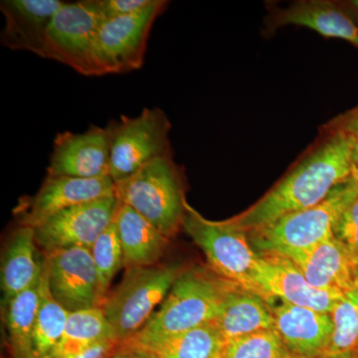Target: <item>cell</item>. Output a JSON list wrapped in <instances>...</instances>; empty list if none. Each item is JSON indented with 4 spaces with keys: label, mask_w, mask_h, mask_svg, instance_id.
<instances>
[{
    "label": "cell",
    "mask_w": 358,
    "mask_h": 358,
    "mask_svg": "<svg viewBox=\"0 0 358 358\" xmlns=\"http://www.w3.org/2000/svg\"><path fill=\"white\" fill-rule=\"evenodd\" d=\"M182 228L202 250L209 267L215 274L258 294L253 273L259 255L252 248L246 232L229 219L208 220L188 203Z\"/></svg>",
    "instance_id": "cell-7"
},
{
    "label": "cell",
    "mask_w": 358,
    "mask_h": 358,
    "mask_svg": "<svg viewBox=\"0 0 358 358\" xmlns=\"http://www.w3.org/2000/svg\"><path fill=\"white\" fill-rule=\"evenodd\" d=\"M253 282L257 293L273 305L275 298L284 303L331 313L343 298L339 289L315 288L291 260L275 253L258 254Z\"/></svg>",
    "instance_id": "cell-11"
},
{
    "label": "cell",
    "mask_w": 358,
    "mask_h": 358,
    "mask_svg": "<svg viewBox=\"0 0 358 358\" xmlns=\"http://www.w3.org/2000/svg\"><path fill=\"white\" fill-rule=\"evenodd\" d=\"M352 358H358V355H355V357H353Z\"/></svg>",
    "instance_id": "cell-38"
},
{
    "label": "cell",
    "mask_w": 358,
    "mask_h": 358,
    "mask_svg": "<svg viewBox=\"0 0 358 358\" xmlns=\"http://www.w3.org/2000/svg\"><path fill=\"white\" fill-rule=\"evenodd\" d=\"M279 255L291 260L315 288L339 289L343 293L357 288L355 266L334 237L310 248L291 250Z\"/></svg>",
    "instance_id": "cell-18"
},
{
    "label": "cell",
    "mask_w": 358,
    "mask_h": 358,
    "mask_svg": "<svg viewBox=\"0 0 358 358\" xmlns=\"http://www.w3.org/2000/svg\"><path fill=\"white\" fill-rule=\"evenodd\" d=\"M69 313L52 296L43 263L40 281L39 308L33 336L35 358H48L57 348L64 334Z\"/></svg>",
    "instance_id": "cell-25"
},
{
    "label": "cell",
    "mask_w": 358,
    "mask_h": 358,
    "mask_svg": "<svg viewBox=\"0 0 358 358\" xmlns=\"http://www.w3.org/2000/svg\"><path fill=\"white\" fill-rule=\"evenodd\" d=\"M115 196L110 176L78 178L47 176L38 192L20 204V225L36 228L59 212L94 200Z\"/></svg>",
    "instance_id": "cell-13"
},
{
    "label": "cell",
    "mask_w": 358,
    "mask_h": 358,
    "mask_svg": "<svg viewBox=\"0 0 358 358\" xmlns=\"http://www.w3.org/2000/svg\"><path fill=\"white\" fill-rule=\"evenodd\" d=\"M352 150V178L358 185V136H353Z\"/></svg>",
    "instance_id": "cell-34"
},
{
    "label": "cell",
    "mask_w": 358,
    "mask_h": 358,
    "mask_svg": "<svg viewBox=\"0 0 358 358\" xmlns=\"http://www.w3.org/2000/svg\"><path fill=\"white\" fill-rule=\"evenodd\" d=\"M121 343L154 358H214L225 345L217 329L212 324L167 336L136 334Z\"/></svg>",
    "instance_id": "cell-22"
},
{
    "label": "cell",
    "mask_w": 358,
    "mask_h": 358,
    "mask_svg": "<svg viewBox=\"0 0 358 358\" xmlns=\"http://www.w3.org/2000/svg\"><path fill=\"white\" fill-rule=\"evenodd\" d=\"M355 286L358 288V264L355 268Z\"/></svg>",
    "instance_id": "cell-36"
},
{
    "label": "cell",
    "mask_w": 358,
    "mask_h": 358,
    "mask_svg": "<svg viewBox=\"0 0 358 358\" xmlns=\"http://www.w3.org/2000/svg\"><path fill=\"white\" fill-rule=\"evenodd\" d=\"M106 129L110 138V176L115 183L152 160L173 157L171 122L159 108H145L136 117L121 115Z\"/></svg>",
    "instance_id": "cell-6"
},
{
    "label": "cell",
    "mask_w": 358,
    "mask_h": 358,
    "mask_svg": "<svg viewBox=\"0 0 358 358\" xmlns=\"http://www.w3.org/2000/svg\"><path fill=\"white\" fill-rule=\"evenodd\" d=\"M155 2L157 0H96L105 20L140 13Z\"/></svg>",
    "instance_id": "cell-30"
},
{
    "label": "cell",
    "mask_w": 358,
    "mask_h": 358,
    "mask_svg": "<svg viewBox=\"0 0 358 358\" xmlns=\"http://www.w3.org/2000/svg\"><path fill=\"white\" fill-rule=\"evenodd\" d=\"M90 251L93 257L103 291L108 294L110 282L115 275L124 268L121 240L114 221L100 236L96 238Z\"/></svg>",
    "instance_id": "cell-28"
},
{
    "label": "cell",
    "mask_w": 358,
    "mask_h": 358,
    "mask_svg": "<svg viewBox=\"0 0 358 358\" xmlns=\"http://www.w3.org/2000/svg\"><path fill=\"white\" fill-rule=\"evenodd\" d=\"M224 343L259 331L275 329L271 303L262 296L235 284L224 299L216 319L211 322Z\"/></svg>",
    "instance_id": "cell-19"
},
{
    "label": "cell",
    "mask_w": 358,
    "mask_h": 358,
    "mask_svg": "<svg viewBox=\"0 0 358 358\" xmlns=\"http://www.w3.org/2000/svg\"><path fill=\"white\" fill-rule=\"evenodd\" d=\"M183 270L178 264H157L126 270L122 282L108 294L103 306L119 343L145 327Z\"/></svg>",
    "instance_id": "cell-5"
},
{
    "label": "cell",
    "mask_w": 358,
    "mask_h": 358,
    "mask_svg": "<svg viewBox=\"0 0 358 358\" xmlns=\"http://www.w3.org/2000/svg\"><path fill=\"white\" fill-rule=\"evenodd\" d=\"M329 128L341 129L345 133L358 136V108L350 114L339 117L333 124H329Z\"/></svg>",
    "instance_id": "cell-32"
},
{
    "label": "cell",
    "mask_w": 358,
    "mask_h": 358,
    "mask_svg": "<svg viewBox=\"0 0 358 358\" xmlns=\"http://www.w3.org/2000/svg\"><path fill=\"white\" fill-rule=\"evenodd\" d=\"M110 358H154L150 357L148 353L141 352L136 348H131V346L124 345L121 343L117 352L114 353Z\"/></svg>",
    "instance_id": "cell-33"
},
{
    "label": "cell",
    "mask_w": 358,
    "mask_h": 358,
    "mask_svg": "<svg viewBox=\"0 0 358 358\" xmlns=\"http://www.w3.org/2000/svg\"><path fill=\"white\" fill-rule=\"evenodd\" d=\"M64 3L59 0H2V46L13 51L30 52L45 59L49 26Z\"/></svg>",
    "instance_id": "cell-15"
},
{
    "label": "cell",
    "mask_w": 358,
    "mask_h": 358,
    "mask_svg": "<svg viewBox=\"0 0 358 358\" xmlns=\"http://www.w3.org/2000/svg\"><path fill=\"white\" fill-rule=\"evenodd\" d=\"M358 197L352 178L336 186L327 199L310 208L282 216L261 229L249 232L258 254H281L310 248L334 237V226L343 210Z\"/></svg>",
    "instance_id": "cell-4"
},
{
    "label": "cell",
    "mask_w": 358,
    "mask_h": 358,
    "mask_svg": "<svg viewBox=\"0 0 358 358\" xmlns=\"http://www.w3.org/2000/svg\"><path fill=\"white\" fill-rule=\"evenodd\" d=\"M121 343L117 341H107L92 346L83 352L61 358H110L119 348Z\"/></svg>",
    "instance_id": "cell-31"
},
{
    "label": "cell",
    "mask_w": 358,
    "mask_h": 358,
    "mask_svg": "<svg viewBox=\"0 0 358 358\" xmlns=\"http://www.w3.org/2000/svg\"><path fill=\"white\" fill-rule=\"evenodd\" d=\"M287 25L307 27L322 36L345 40L358 47V24L339 2L301 0L286 8H275L268 15V30Z\"/></svg>",
    "instance_id": "cell-17"
},
{
    "label": "cell",
    "mask_w": 358,
    "mask_h": 358,
    "mask_svg": "<svg viewBox=\"0 0 358 358\" xmlns=\"http://www.w3.org/2000/svg\"><path fill=\"white\" fill-rule=\"evenodd\" d=\"M103 20L96 0L65 2L49 26L45 59L57 61L83 76H96L94 43Z\"/></svg>",
    "instance_id": "cell-9"
},
{
    "label": "cell",
    "mask_w": 358,
    "mask_h": 358,
    "mask_svg": "<svg viewBox=\"0 0 358 358\" xmlns=\"http://www.w3.org/2000/svg\"><path fill=\"white\" fill-rule=\"evenodd\" d=\"M214 358H221V352H220V353H218V355H216V357H214Z\"/></svg>",
    "instance_id": "cell-37"
},
{
    "label": "cell",
    "mask_w": 358,
    "mask_h": 358,
    "mask_svg": "<svg viewBox=\"0 0 358 358\" xmlns=\"http://www.w3.org/2000/svg\"><path fill=\"white\" fill-rule=\"evenodd\" d=\"M339 4L345 9V13L358 24V0L339 2Z\"/></svg>",
    "instance_id": "cell-35"
},
{
    "label": "cell",
    "mask_w": 358,
    "mask_h": 358,
    "mask_svg": "<svg viewBox=\"0 0 358 358\" xmlns=\"http://www.w3.org/2000/svg\"><path fill=\"white\" fill-rule=\"evenodd\" d=\"M292 358H299V357H292ZM322 358H326V357H322Z\"/></svg>",
    "instance_id": "cell-39"
},
{
    "label": "cell",
    "mask_w": 358,
    "mask_h": 358,
    "mask_svg": "<svg viewBox=\"0 0 358 358\" xmlns=\"http://www.w3.org/2000/svg\"><path fill=\"white\" fill-rule=\"evenodd\" d=\"M327 131V138L286 178L231 222L246 233L261 229L282 216L315 206L352 178V134L331 128Z\"/></svg>",
    "instance_id": "cell-1"
},
{
    "label": "cell",
    "mask_w": 358,
    "mask_h": 358,
    "mask_svg": "<svg viewBox=\"0 0 358 358\" xmlns=\"http://www.w3.org/2000/svg\"><path fill=\"white\" fill-rule=\"evenodd\" d=\"M34 228L20 225L11 233L1 261L2 307L26 289L38 284L43 260H37Z\"/></svg>",
    "instance_id": "cell-20"
},
{
    "label": "cell",
    "mask_w": 358,
    "mask_h": 358,
    "mask_svg": "<svg viewBox=\"0 0 358 358\" xmlns=\"http://www.w3.org/2000/svg\"><path fill=\"white\" fill-rule=\"evenodd\" d=\"M39 303L40 282L17 294L4 308L10 358H35L33 336Z\"/></svg>",
    "instance_id": "cell-24"
},
{
    "label": "cell",
    "mask_w": 358,
    "mask_h": 358,
    "mask_svg": "<svg viewBox=\"0 0 358 358\" xmlns=\"http://www.w3.org/2000/svg\"><path fill=\"white\" fill-rule=\"evenodd\" d=\"M43 263L50 293L66 310L103 308L108 294L103 291L90 249L56 250L44 254Z\"/></svg>",
    "instance_id": "cell-10"
},
{
    "label": "cell",
    "mask_w": 358,
    "mask_h": 358,
    "mask_svg": "<svg viewBox=\"0 0 358 358\" xmlns=\"http://www.w3.org/2000/svg\"><path fill=\"white\" fill-rule=\"evenodd\" d=\"M169 1L157 0L145 10L103 20L95 38L93 62L96 76L122 74L143 67L148 37Z\"/></svg>",
    "instance_id": "cell-8"
},
{
    "label": "cell",
    "mask_w": 358,
    "mask_h": 358,
    "mask_svg": "<svg viewBox=\"0 0 358 358\" xmlns=\"http://www.w3.org/2000/svg\"><path fill=\"white\" fill-rule=\"evenodd\" d=\"M275 329L287 350L294 357H324L333 334L329 313L284 303L272 306Z\"/></svg>",
    "instance_id": "cell-16"
},
{
    "label": "cell",
    "mask_w": 358,
    "mask_h": 358,
    "mask_svg": "<svg viewBox=\"0 0 358 358\" xmlns=\"http://www.w3.org/2000/svg\"><path fill=\"white\" fill-rule=\"evenodd\" d=\"M107 341L117 339L103 308L70 313L62 338L48 358L77 355Z\"/></svg>",
    "instance_id": "cell-23"
},
{
    "label": "cell",
    "mask_w": 358,
    "mask_h": 358,
    "mask_svg": "<svg viewBox=\"0 0 358 358\" xmlns=\"http://www.w3.org/2000/svg\"><path fill=\"white\" fill-rule=\"evenodd\" d=\"M333 334L326 358H352L358 355V288L345 292L331 313Z\"/></svg>",
    "instance_id": "cell-26"
},
{
    "label": "cell",
    "mask_w": 358,
    "mask_h": 358,
    "mask_svg": "<svg viewBox=\"0 0 358 358\" xmlns=\"http://www.w3.org/2000/svg\"><path fill=\"white\" fill-rule=\"evenodd\" d=\"M334 237L348 252L353 265L358 264V197L343 210L334 224Z\"/></svg>",
    "instance_id": "cell-29"
},
{
    "label": "cell",
    "mask_w": 358,
    "mask_h": 358,
    "mask_svg": "<svg viewBox=\"0 0 358 358\" xmlns=\"http://www.w3.org/2000/svg\"><path fill=\"white\" fill-rule=\"evenodd\" d=\"M117 207L119 199L112 196L59 212L34 228L37 246L44 254L75 247L91 249L114 221Z\"/></svg>",
    "instance_id": "cell-12"
},
{
    "label": "cell",
    "mask_w": 358,
    "mask_h": 358,
    "mask_svg": "<svg viewBox=\"0 0 358 358\" xmlns=\"http://www.w3.org/2000/svg\"><path fill=\"white\" fill-rule=\"evenodd\" d=\"M107 129L91 126L84 133L65 131L54 138L47 176L78 178L110 176Z\"/></svg>",
    "instance_id": "cell-14"
},
{
    "label": "cell",
    "mask_w": 358,
    "mask_h": 358,
    "mask_svg": "<svg viewBox=\"0 0 358 358\" xmlns=\"http://www.w3.org/2000/svg\"><path fill=\"white\" fill-rule=\"evenodd\" d=\"M115 185L119 201L134 209L169 239L183 227L187 202L182 171L173 157L152 160Z\"/></svg>",
    "instance_id": "cell-2"
},
{
    "label": "cell",
    "mask_w": 358,
    "mask_h": 358,
    "mask_svg": "<svg viewBox=\"0 0 358 358\" xmlns=\"http://www.w3.org/2000/svg\"><path fill=\"white\" fill-rule=\"evenodd\" d=\"M213 271L193 268L178 275L166 300L143 329V336H167L211 324L234 286Z\"/></svg>",
    "instance_id": "cell-3"
},
{
    "label": "cell",
    "mask_w": 358,
    "mask_h": 358,
    "mask_svg": "<svg viewBox=\"0 0 358 358\" xmlns=\"http://www.w3.org/2000/svg\"><path fill=\"white\" fill-rule=\"evenodd\" d=\"M114 222L121 240L126 270L159 264L169 238L129 205L120 201Z\"/></svg>",
    "instance_id": "cell-21"
},
{
    "label": "cell",
    "mask_w": 358,
    "mask_h": 358,
    "mask_svg": "<svg viewBox=\"0 0 358 358\" xmlns=\"http://www.w3.org/2000/svg\"><path fill=\"white\" fill-rule=\"evenodd\" d=\"M275 329L232 339L224 345L221 358H292Z\"/></svg>",
    "instance_id": "cell-27"
}]
</instances>
